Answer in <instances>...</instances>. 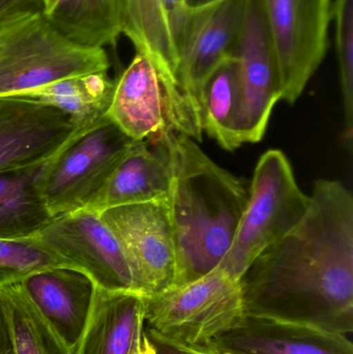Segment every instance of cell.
I'll use <instances>...</instances> for the list:
<instances>
[{
  "mask_svg": "<svg viewBox=\"0 0 353 354\" xmlns=\"http://www.w3.org/2000/svg\"><path fill=\"white\" fill-rule=\"evenodd\" d=\"M305 216L240 278L245 313L353 330V196L339 180L315 181Z\"/></svg>",
  "mask_w": 353,
  "mask_h": 354,
  "instance_id": "1",
  "label": "cell"
},
{
  "mask_svg": "<svg viewBox=\"0 0 353 354\" xmlns=\"http://www.w3.org/2000/svg\"><path fill=\"white\" fill-rule=\"evenodd\" d=\"M155 141L165 151L171 177L167 206L178 286L220 268L233 243L250 187L217 165L186 135L167 128Z\"/></svg>",
  "mask_w": 353,
  "mask_h": 354,
  "instance_id": "2",
  "label": "cell"
},
{
  "mask_svg": "<svg viewBox=\"0 0 353 354\" xmlns=\"http://www.w3.org/2000/svg\"><path fill=\"white\" fill-rule=\"evenodd\" d=\"M109 68L105 50L70 43L54 30L44 12L21 10L0 17V97Z\"/></svg>",
  "mask_w": 353,
  "mask_h": 354,
  "instance_id": "3",
  "label": "cell"
},
{
  "mask_svg": "<svg viewBox=\"0 0 353 354\" xmlns=\"http://www.w3.org/2000/svg\"><path fill=\"white\" fill-rule=\"evenodd\" d=\"M310 201L298 187L287 157L278 149L267 151L255 168L246 209L220 268L240 280L265 249L302 220Z\"/></svg>",
  "mask_w": 353,
  "mask_h": 354,
  "instance_id": "4",
  "label": "cell"
},
{
  "mask_svg": "<svg viewBox=\"0 0 353 354\" xmlns=\"http://www.w3.org/2000/svg\"><path fill=\"white\" fill-rule=\"evenodd\" d=\"M145 324L172 342L209 346L245 314L240 281L218 268L192 282L144 295Z\"/></svg>",
  "mask_w": 353,
  "mask_h": 354,
  "instance_id": "5",
  "label": "cell"
},
{
  "mask_svg": "<svg viewBox=\"0 0 353 354\" xmlns=\"http://www.w3.org/2000/svg\"><path fill=\"white\" fill-rule=\"evenodd\" d=\"M133 142L107 116L70 140L39 176V192L52 216L84 208Z\"/></svg>",
  "mask_w": 353,
  "mask_h": 354,
  "instance_id": "6",
  "label": "cell"
},
{
  "mask_svg": "<svg viewBox=\"0 0 353 354\" xmlns=\"http://www.w3.org/2000/svg\"><path fill=\"white\" fill-rule=\"evenodd\" d=\"M281 80V100L298 101L325 58L331 0H260Z\"/></svg>",
  "mask_w": 353,
  "mask_h": 354,
  "instance_id": "7",
  "label": "cell"
},
{
  "mask_svg": "<svg viewBox=\"0 0 353 354\" xmlns=\"http://www.w3.org/2000/svg\"><path fill=\"white\" fill-rule=\"evenodd\" d=\"M124 250L143 295L178 284V260L167 201L130 204L99 214Z\"/></svg>",
  "mask_w": 353,
  "mask_h": 354,
  "instance_id": "8",
  "label": "cell"
},
{
  "mask_svg": "<svg viewBox=\"0 0 353 354\" xmlns=\"http://www.w3.org/2000/svg\"><path fill=\"white\" fill-rule=\"evenodd\" d=\"M37 237L99 288L140 293L124 250L99 212L82 208L54 216Z\"/></svg>",
  "mask_w": 353,
  "mask_h": 354,
  "instance_id": "9",
  "label": "cell"
},
{
  "mask_svg": "<svg viewBox=\"0 0 353 354\" xmlns=\"http://www.w3.org/2000/svg\"><path fill=\"white\" fill-rule=\"evenodd\" d=\"M240 74V104L236 122L238 145L265 136L274 106L281 100V80L260 0H247L234 50Z\"/></svg>",
  "mask_w": 353,
  "mask_h": 354,
  "instance_id": "10",
  "label": "cell"
},
{
  "mask_svg": "<svg viewBox=\"0 0 353 354\" xmlns=\"http://www.w3.org/2000/svg\"><path fill=\"white\" fill-rule=\"evenodd\" d=\"M246 3L247 0H218L207 6H191L176 47L178 79L189 108L200 124L203 85L224 60L233 56Z\"/></svg>",
  "mask_w": 353,
  "mask_h": 354,
  "instance_id": "11",
  "label": "cell"
},
{
  "mask_svg": "<svg viewBox=\"0 0 353 354\" xmlns=\"http://www.w3.org/2000/svg\"><path fill=\"white\" fill-rule=\"evenodd\" d=\"M124 35L137 53L151 60L163 89L170 129L195 141H202L200 122L189 108L178 79V50L164 10L163 0H124Z\"/></svg>",
  "mask_w": 353,
  "mask_h": 354,
  "instance_id": "12",
  "label": "cell"
},
{
  "mask_svg": "<svg viewBox=\"0 0 353 354\" xmlns=\"http://www.w3.org/2000/svg\"><path fill=\"white\" fill-rule=\"evenodd\" d=\"M84 130L56 108L0 97V172L47 163Z\"/></svg>",
  "mask_w": 353,
  "mask_h": 354,
  "instance_id": "13",
  "label": "cell"
},
{
  "mask_svg": "<svg viewBox=\"0 0 353 354\" xmlns=\"http://www.w3.org/2000/svg\"><path fill=\"white\" fill-rule=\"evenodd\" d=\"M205 347L221 354H353L346 335L247 313Z\"/></svg>",
  "mask_w": 353,
  "mask_h": 354,
  "instance_id": "14",
  "label": "cell"
},
{
  "mask_svg": "<svg viewBox=\"0 0 353 354\" xmlns=\"http://www.w3.org/2000/svg\"><path fill=\"white\" fill-rule=\"evenodd\" d=\"M106 116L134 141L151 142L169 128L161 81L142 54H136L116 81Z\"/></svg>",
  "mask_w": 353,
  "mask_h": 354,
  "instance_id": "15",
  "label": "cell"
},
{
  "mask_svg": "<svg viewBox=\"0 0 353 354\" xmlns=\"http://www.w3.org/2000/svg\"><path fill=\"white\" fill-rule=\"evenodd\" d=\"M170 169L159 142L134 141L84 208L103 212L130 204L167 201Z\"/></svg>",
  "mask_w": 353,
  "mask_h": 354,
  "instance_id": "16",
  "label": "cell"
},
{
  "mask_svg": "<svg viewBox=\"0 0 353 354\" xmlns=\"http://www.w3.org/2000/svg\"><path fill=\"white\" fill-rule=\"evenodd\" d=\"M144 295L95 285L93 305L74 354H132L144 332Z\"/></svg>",
  "mask_w": 353,
  "mask_h": 354,
  "instance_id": "17",
  "label": "cell"
},
{
  "mask_svg": "<svg viewBox=\"0 0 353 354\" xmlns=\"http://www.w3.org/2000/svg\"><path fill=\"white\" fill-rule=\"evenodd\" d=\"M29 299L74 349L88 319L95 295L89 277L70 268H49L21 282Z\"/></svg>",
  "mask_w": 353,
  "mask_h": 354,
  "instance_id": "18",
  "label": "cell"
},
{
  "mask_svg": "<svg viewBox=\"0 0 353 354\" xmlns=\"http://www.w3.org/2000/svg\"><path fill=\"white\" fill-rule=\"evenodd\" d=\"M44 16L70 43L104 49L124 32V0H56Z\"/></svg>",
  "mask_w": 353,
  "mask_h": 354,
  "instance_id": "19",
  "label": "cell"
},
{
  "mask_svg": "<svg viewBox=\"0 0 353 354\" xmlns=\"http://www.w3.org/2000/svg\"><path fill=\"white\" fill-rule=\"evenodd\" d=\"M115 89L108 72L77 75L31 89L12 99L35 102L66 113L78 128L86 129L106 116Z\"/></svg>",
  "mask_w": 353,
  "mask_h": 354,
  "instance_id": "20",
  "label": "cell"
},
{
  "mask_svg": "<svg viewBox=\"0 0 353 354\" xmlns=\"http://www.w3.org/2000/svg\"><path fill=\"white\" fill-rule=\"evenodd\" d=\"M45 164L0 172V239H32L53 220L39 189Z\"/></svg>",
  "mask_w": 353,
  "mask_h": 354,
  "instance_id": "21",
  "label": "cell"
},
{
  "mask_svg": "<svg viewBox=\"0 0 353 354\" xmlns=\"http://www.w3.org/2000/svg\"><path fill=\"white\" fill-rule=\"evenodd\" d=\"M15 354H74L29 299L21 282L0 285Z\"/></svg>",
  "mask_w": 353,
  "mask_h": 354,
  "instance_id": "22",
  "label": "cell"
},
{
  "mask_svg": "<svg viewBox=\"0 0 353 354\" xmlns=\"http://www.w3.org/2000/svg\"><path fill=\"white\" fill-rule=\"evenodd\" d=\"M240 104V74L233 55L209 75L200 95L202 130L226 151L240 147L236 132Z\"/></svg>",
  "mask_w": 353,
  "mask_h": 354,
  "instance_id": "23",
  "label": "cell"
},
{
  "mask_svg": "<svg viewBox=\"0 0 353 354\" xmlns=\"http://www.w3.org/2000/svg\"><path fill=\"white\" fill-rule=\"evenodd\" d=\"M49 268L77 270L70 262L48 249L37 239H0V285L22 282L24 279Z\"/></svg>",
  "mask_w": 353,
  "mask_h": 354,
  "instance_id": "24",
  "label": "cell"
},
{
  "mask_svg": "<svg viewBox=\"0 0 353 354\" xmlns=\"http://www.w3.org/2000/svg\"><path fill=\"white\" fill-rule=\"evenodd\" d=\"M335 17L336 43L343 97L344 133L346 145L352 149L353 138V0H336L332 4Z\"/></svg>",
  "mask_w": 353,
  "mask_h": 354,
  "instance_id": "25",
  "label": "cell"
},
{
  "mask_svg": "<svg viewBox=\"0 0 353 354\" xmlns=\"http://www.w3.org/2000/svg\"><path fill=\"white\" fill-rule=\"evenodd\" d=\"M163 6L174 45L178 47L190 16V3L189 0H163Z\"/></svg>",
  "mask_w": 353,
  "mask_h": 354,
  "instance_id": "26",
  "label": "cell"
},
{
  "mask_svg": "<svg viewBox=\"0 0 353 354\" xmlns=\"http://www.w3.org/2000/svg\"><path fill=\"white\" fill-rule=\"evenodd\" d=\"M145 332L155 345L158 354H221L216 353L209 347L188 346V345L172 342L149 328L145 330Z\"/></svg>",
  "mask_w": 353,
  "mask_h": 354,
  "instance_id": "27",
  "label": "cell"
},
{
  "mask_svg": "<svg viewBox=\"0 0 353 354\" xmlns=\"http://www.w3.org/2000/svg\"><path fill=\"white\" fill-rule=\"evenodd\" d=\"M21 10H45L44 0H0V17Z\"/></svg>",
  "mask_w": 353,
  "mask_h": 354,
  "instance_id": "28",
  "label": "cell"
},
{
  "mask_svg": "<svg viewBox=\"0 0 353 354\" xmlns=\"http://www.w3.org/2000/svg\"><path fill=\"white\" fill-rule=\"evenodd\" d=\"M0 354H15L6 311L0 301Z\"/></svg>",
  "mask_w": 353,
  "mask_h": 354,
  "instance_id": "29",
  "label": "cell"
},
{
  "mask_svg": "<svg viewBox=\"0 0 353 354\" xmlns=\"http://www.w3.org/2000/svg\"><path fill=\"white\" fill-rule=\"evenodd\" d=\"M139 354H158L155 345L151 342V339L147 336L146 332H143L142 339H141L140 349Z\"/></svg>",
  "mask_w": 353,
  "mask_h": 354,
  "instance_id": "30",
  "label": "cell"
},
{
  "mask_svg": "<svg viewBox=\"0 0 353 354\" xmlns=\"http://www.w3.org/2000/svg\"><path fill=\"white\" fill-rule=\"evenodd\" d=\"M216 1H218V0H189V3L191 6H203L213 3Z\"/></svg>",
  "mask_w": 353,
  "mask_h": 354,
  "instance_id": "31",
  "label": "cell"
},
{
  "mask_svg": "<svg viewBox=\"0 0 353 354\" xmlns=\"http://www.w3.org/2000/svg\"><path fill=\"white\" fill-rule=\"evenodd\" d=\"M56 0H44V3H45V10H48L50 6H53L54 2ZM45 10H44V12H45Z\"/></svg>",
  "mask_w": 353,
  "mask_h": 354,
  "instance_id": "32",
  "label": "cell"
}]
</instances>
